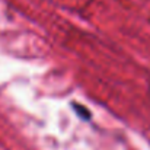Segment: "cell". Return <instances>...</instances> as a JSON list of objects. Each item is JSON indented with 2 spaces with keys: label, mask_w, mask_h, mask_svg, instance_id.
Here are the masks:
<instances>
[{
  "label": "cell",
  "mask_w": 150,
  "mask_h": 150,
  "mask_svg": "<svg viewBox=\"0 0 150 150\" xmlns=\"http://www.w3.org/2000/svg\"><path fill=\"white\" fill-rule=\"evenodd\" d=\"M71 108H73V111L77 114V117H79L80 120H83V121H89V120H91L92 114H91V111H89L86 106H83V105H80V103H77V102H73V103H71Z\"/></svg>",
  "instance_id": "1"
},
{
  "label": "cell",
  "mask_w": 150,
  "mask_h": 150,
  "mask_svg": "<svg viewBox=\"0 0 150 150\" xmlns=\"http://www.w3.org/2000/svg\"><path fill=\"white\" fill-rule=\"evenodd\" d=\"M149 95H150V86H149Z\"/></svg>",
  "instance_id": "2"
}]
</instances>
